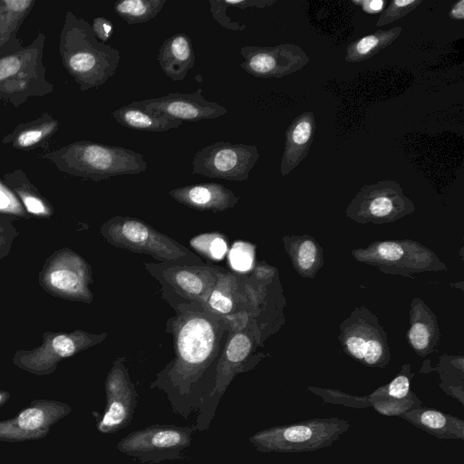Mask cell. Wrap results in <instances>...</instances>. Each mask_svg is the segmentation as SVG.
Segmentation results:
<instances>
[{"instance_id":"obj_35","label":"cell","mask_w":464,"mask_h":464,"mask_svg":"<svg viewBox=\"0 0 464 464\" xmlns=\"http://www.w3.org/2000/svg\"><path fill=\"white\" fill-rule=\"evenodd\" d=\"M420 3L421 0L392 1L381 13L377 20L376 26H382L397 21L414 10Z\"/></svg>"},{"instance_id":"obj_9","label":"cell","mask_w":464,"mask_h":464,"mask_svg":"<svg viewBox=\"0 0 464 464\" xmlns=\"http://www.w3.org/2000/svg\"><path fill=\"white\" fill-rule=\"evenodd\" d=\"M338 340L343 353L369 366L384 368L392 359L387 334L378 316L365 305L353 308L339 325Z\"/></svg>"},{"instance_id":"obj_5","label":"cell","mask_w":464,"mask_h":464,"mask_svg":"<svg viewBox=\"0 0 464 464\" xmlns=\"http://www.w3.org/2000/svg\"><path fill=\"white\" fill-rule=\"evenodd\" d=\"M44 40L45 35L40 33L29 46L0 58L1 101L19 106L30 97L53 92L43 63Z\"/></svg>"},{"instance_id":"obj_27","label":"cell","mask_w":464,"mask_h":464,"mask_svg":"<svg viewBox=\"0 0 464 464\" xmlns=\"http://www.w3.org/2000/svg\"><path fill=\"white\" fill-rule=\"evenodd\" d=\"M428 433L443 439H464V422L450 414L431 409H417L402 415Z\"/></svg>"},{"instance_id":"obj_20","label":"cell","mask_w":464,"mask_h":464,"mask_svg":"<svg viewBox=\"0 0 464 464\" xmlns=\"http://www.w3.org/2000/svg\"><path fill=\"white\" fill-rule=\"evenodd\" d=\"M169 195L179 203L200 211H225L239 200L232 190L215 182L175 188Z\"/></svg>"},{"instance_id":"obj_1","label":"cell","mask_w":464,"mask_h":464,"mask_svg":"<svg viewBox=\"0 0 464 464\" xmlns=\"http://www.w3.org/2000/svg\"><path fill=\"white\" fill-rule=\"evenodd\" d=\"M181 304L169 321L175 356L150 383L167 394L172 411L184 418L198 411L210 394L228 322L199 303Z\"/></svg>"},{"instance_id":"obj_43","label":"cell","mask_w":464,"mask_h":464,"mask_svg":"<svg viewBox=\"0 0 464 464\" xmlns=\"http://www.w3.org/2000/svg\"><path fill=\"white\" fill-rule=\"evenodd\" d=\"M10 397L11 394L9 392L0 389V408L7 402Z\"/></svg>"},{"instance_id":"obj_10","label":"cell","mask_w":464,"mask_h":464,"mask_svg":"<svg viewBox=\"0 0 464 464\" xmlns=\"http://www.w3.org/2000/svg\"><path fill=\"white\" fill-rule=\"evenodd\" d=\"M40 286L49 295L69 301L91 304L93 294L92 267L78 253L63 247L55 250L43 264Z\"/></svg>"},{"instance_id":"obj_28","label":"cell","mask_w":464,"mask_h":464,"mask_svg":"<svg viewBox=\"0 0 464 464\" xmlns=\"http://www.w3.org/2000/svg\"><path fill=\"white\" fill-rule=\"evenodd\" d=\"M5 183L14 193L31 217L48 218L53 215L52 204L39 192L22 170L6 173Z\"/></svg>"},{"instance_id":"obj_8","label":"cell","mask_w":464,"mask_h":464,"mask_svg":"<svg viewBox=\"0 0 464 464\" xmlns=\"http://www.w3.org/2000/svg\"><path fill=\"white\" fill-rule=\"evenodd\" d=\"M353 258L388 275L414 278L415 274L442 272L446 264L431 249L411 239L377 240L352 250Z\"/></svg>"},{"instance_id":"obj_32","label":"cell","mask_w":464,"mask_h":464,"mask_svg":"<svg viewBox=\"0 0 464 464\" xmlns=\"http://www.w3.org/2000/svg\"><path fill=\"white\" fill-rule=\"evenodd\" d=\"M190 246L205 258L218 261L228 253L226 237L219 233H205L190 239Z\"/></svg>"},{"instance_id":"obj_18","label":"cell","mask_w":464,"mask_h":464,"mask_svg":"<svg viewBox=\"0 0 464 464\" xmlns=\"http://www.w3.org/2000/svg\"><path fill=\"white\" fill-rule=\"evenodd\" d=\"M130 104L150 114L181 121L212 120L227 113L226 107L206 100L201 88L194 92H170L157 98L133 101Z\"/></svg>"},{"instance_id":"obj_37","label":"cell","mask_w":464,"mask_h":464,"mask_svg":"<svg viewBox=\"0 0 464 464\" xmlns=\"http://www.w3.org/2000/svg\"><path fill=\"white\" fill-rule=\"evenodd\" d=\"M411 375L410 364H404L401 367V372L384 387L387 394L396 400L406 398L410 392V376Z\"/></svg>"},{"instance_id":"obj_40","label":"cell","mask_w":464,"mask_h":464,"mask_svg":"<svg viewBox=\"0 0 464 464\" xmlns=\"http://www.w3.org/2000/svg\"><path fill=\"white\" fill-rule=\"evenodd\" d=\"M225 3L229 6L233 5L238 7L240 9H246L247 7H258L264 8L266 6L271 5L275 3V1H266V0H224Z\"/></svg>"},{"instance_id":"obj_23","label":"cell","mask_w":464,"mask_h":464,"mask_svg":"<svg viewBox=\"0 0 464 464\" xmlns=\"http://www.w3.org/2000/svg\"><path fill=\"white\" fill-rule=\"evenodd\" d=\"M157 59L169 78L183 81L196 60L190 37L184 33L168 37L160 47Z\"/></svg>"},{"instance_id":"obj_6","label":"cell","mask_w":464,"mask_h":464,"mask_svg":"<svg viewBox=\"0 0 464 464\" xmlns=\"http://www.w3.org/2000/svg\"><path fill=\"white\" fill-rule=\"evenodd\" d=\"M260 341L261 332L255 321L244 327L229 328V335L216 364L213 389L198 411L196 430L208 429L219 401L232 380L250 368L251 355Z\"/></svg>"},{"instance_id":"obj_21","label":"cell","mask_w":464,"mask_h":464,"mask_svg":"<svg viewBox=\"0 0 464 464\" xmlns=\"http://www.w3.org/2000/svg\"><path fill=\"white\" fill-rule=\"evenodd\" d=\"M440 339V332L436 314L422 299L413 298L409 311V345L415 353L425 357L437 351Z\"/></svg>"},{"instance_id":"obj_31","label":"cell","mask_w":464,"mask_h":464,"mask_svg":"<svg viewBox=\"0 0 464 464\" xmlns=\"http://www.w3.org/2000/svg\"><path fill=\"white\" fill-rule=\"evenodd\" d=\"M166 0H118L114 12L128 24L146 23L158 15Z\"/></svg>"},{"instance_id":"obj_12","label":"cell","mask_w":464,"mask_h":464,"mask_svg":"<svg viewBox=\"0 0 464 464\" xmlns=\"http://www.w3.org/2000/svg\"><path fill=\"white\" fill-rule=\"evenodd\" d=\"M415 211L413 201L395 180L364 185L346 208V217L359 224L395 222Z\"/></svg>"},{"instance_id":"obj_30","label":"cell","mask_w":464,"mask_h":464,"mask_svg":"<svg viewBox=\"0 0 464 464\" xmlns=\"http://www.w3.org/2000/svg\"><path fill=\"white\" fill-rule=\"evenodd\" d=\"M401 26L388 30H377L352 42L346 49L345 61L359 63L365 61L391 45L401 34Z\"/></svg>"},{"instance_id":"obj_41","label":"cell","mask_w":464,"mask_h":464,"mask_svg":"<svg viewBox=\"0 0 464 464\" xmlns=\"http://www.w3.org/2000/svg\"><path fill=\"white\" fill-rule=\"evenodd\" d=\"M356 5H361L362 10L370 14H374L382 12L386 5V1L383 0H363V1H353Z\"/></svg>"},{"instance_id":"obj_39","label":"cell","mask_w":464,"mask_h":464,"mask_svg":"<svg viewBox=\"0 0 464 464\" xmlns=\"http://www.w3.org/2000/svg\"><path fill=\"white\" fill-rule=\"evenodd\" d=\"M92 31L97 39L106 43L113 34V24L111 20L105 17H96L92 21Z\"/></svg>"},{"instance_id":"obj_3","label":"cell","mask_w":464,"mask_h":464,"mask_svg":"<svg viewBox=\"0 0 464 464\" xmlns=\"http://www.w3.org/2000/svg\"><path fill=\"white\" fill-rule=\"evenodd\" d=\"M44 158L66 174L95 182L115 176L140 174L148 169L144 157L137 151L86 140L48 152Z\"/></svg>"},{"instance_id":"obj_22","label":"cell","mask_w":464,"mask_h":464,"mask_svg":"<svg viewBox=\"0 0 464 464\" xmlns=\"http://www.w3.org/2000/svg\"><path fill=\"white\" fill-rule=\"evenodd\" d=\"M315 133V120L312 111L296 116L285 130V141L280 162L282 177L289 174L307 156Z\"/></svg>"},{"instance_id":"obj_34","label":"cell","mask_w":464,"mask_h":464,"mask_svg":"<svg viewBox=\"0 0 464 464\" xmlns=\"http://www.w3.org/2000/svg\"><path fill=\"white\" fill-rule=\"evenodd\" d=\"M0 214L9 216L14 219H30L32 217L26 212L14 193L7 185L0 180Z\"/></svg>"},{"instance_id":"obj_24","label":"cell","mask_w":464,"mask_h":464,"mask_svg":"<svg viewBox=\"0 0 464 464\" xmlns=\"http://www.w3.org/2000/svg\"><path fill=\"white\" fill-rule=\"evenodd\" d=\"M282 242L295 272L304 278L314 279L324 265L321 245L310 235H285Z\"/></svg>"},{"instance_id":"obj_26","label":"cell","mask_w":464,"mask_h":464,"mask_svg":"<svg viewBox=\"0 0 464 464\" xmlns=\"http://www.w3.org/2000/svg\"><path fill=\"white\" fill-rule=\"evenodd\" d=\"M58 126V121L45 113L32 121L18 125L4 138L3 143L19 150L44 148L57 131Z\"/></svg>"},{"instance_id":"obj_25","label":"cell","mask_w":464,"mask_h":464,"mask_svg":"<svg viewBox=\"0 0 464 464\" xmlns=\"http://www.w3.org/2000/svg\"><path fill=\"white\" fill-rule=\"evenodd\" d=\"M34 5V0H0V58L24 48L17 32Z\"/></svg>"},{"instance_id":"obj_14","label":"cell","mask_w":464,"mask_h":464,"mask_svg":"<svg viewBox=\"0 0 464 464\" xmlns=\"http://www.w3.org/2000/svg\"><path fill=\"white\" fill-rule=\"evenodd\" d=\"M258 159L256 145L218 141L195 153L192 174L228 181H245Z\"/></svg>"},{"instance_id":"obj_13","label":"cell","mask_w":464,"mask_h":464,"mask_svg":"<svg viewBox=\"0 0 464 464\" xmlns=\"http://www.w3.org/2000/svg\"><path fill=\"white\" fill-rule=\"evenodd\" d=\"M195 430L194 426L151 425L129 433L118 442L117 449L143 463L179 459L191 445Z\"/></svg>"},{"instance_id":"obj_38","label":"cell","mask_w":464,"mask_h":464,"mask_svg":"<svg viewBox=\"0 0 464 464\" xmlns=\"http://www.w3.org/2000/svg\"><path fill=\"white\" fill-rule=\"evenodd\" d=\"M209 9L212 17L224 28L233 31H243L246 29L245 24H240L238 22L232 21L227 15V9L228 5L224 0H209Z\"/></svg>"},{"instance_id":"obj_7","label":"cell","mask_w":464,"mask_h":464,"mask_svg":"<svg viewBox=\"0 0 464 464\" xmlns=\"http://www.w3.org/2000/svg\"><path fill=\"white\" fill-rule=\"evenodd\" d=\"M349 427L338 418L313 419L262 430L249 441L260 452L314 451L336 441Z\"/></svg>"},{"instance_id":"obj_29","label":"cell","mask_w":464,"mask_h":464,"mask_svg":"<svg viewBox=\"0 0 464 464\" xmlns=\"http://www.w3.org/2000/svg\"><path fill=\"white\" fill-rule=\"evenodd\" d=\"M111 116L117 123L125 128L144 131H167L176 129L183 123L181 121L166 116L150 114L130 103L113 111Z\"/></svg>"},{"instance_id":"obj_17","label":"cell","mask_w":464,"mask_h":464,"mask_svg":"<svg viewBox=\"0 0 464 464\" xmlns=\"http://www.w3.org/2000/svg\"><path fill=\"white\" fill-rule=\"evenodd\" d=\"M240 67L257 78H282L301 70L309 62L305 52L294 44L240 48Z\"/></svg>"},{"instance_id":"obj_15","label":"cell","mask_w":464,"mask_h":464,"mask_svg":"<svg viewBox=\"0 0 464 464\" xmlns=\"http://www.w3.org/2000/svg\"><path fill=\"white\" fill-rule=\"evenodd\" d=\"M124 362V357L115 359L105 380V409L96 425L102 434L126 428L134 415L138 395Z\"/></svg>"},{"instance_id":"obj_33","label":"cell","mask_w":464,"mask_h":464,"mask_svg":"<svg viewBox=\"0 0 464 464\" xmlns=\"http://www.w3.org/2000/svg\"><path fill=\"white\" fill-rule=\"evenodd\" d=\"M227 255L229 264L235 271L243 273L254 267L255 246L248 242H236Z\"/></svg>"},{"instance_id":"obj_11","label":"cell","mask_w":464,"mask_h":464,"mask_svg":"<svg viewBox=\"0 0 464 464\" xmlns=\"http://www.w3.org/2000/svg\"><path fill=\"white\" fill-rule=\"evenodd\" d=\"M106 333L91 334L83 330L51 332L43 334L42 343L32 350H18L13 363L19 369L35 375L53 373L60 362L101 343Z\"/></svg>"},{"instance_id":"obj_42","label":"cell","mask_w":464,"mask_h":464,"mask_svg":"<svg viewBox=\"0 0 464 464\" xmlns=\"http://www.w3.org/2000/svg\"><path fill=\"white\" fill-rule=\"evenodd\" d=\"M450 18L454 20H463L464 19V0H459L455 3L449 13Z\"/></svg>"},{"instance_id":"obj_16","label":"cell","mask_w":464,"mask_h":464,"mask_svg":"<svg viewBox=\"0 0 464 464\" xmlns=\"http://www.w3.org/2000/svg\"><path fill=\"white\" fill-rule=\"evenodd\" d=\"M72 411L54 400L34 399L15 417L0 420V441L22 442L47 436L52 426Z\"/></svg>"},{"instance_id":"obj_36","label":"cell","mask_w":464,"mask_h":464,"mask_svg":"<svg viewBox=\"0 0 464 464\" xmlns=\"http://www.w3.org/2000/svg\"><path fill=\"white\" fill-rule=\"evenodd\" d=\"M14 219L9 216L0 214V260L9 255L14 239L19 235L14 225Z\"/></svg>"},{"instance_id":"obj_2","label":"cell","mask_w":464,"mask_h":464,"mask_svg":"<svg viewBox=\"0 0 464 464\" xmlns=\"http://www.w3.org/2000/svg\"><path fill=\"white\" fill-rule=\"evenodd\" d=\"M63 64L81 91L96 89L112 77L120 64L121 53L98 41L91 24L67 12L60 36Z\"/></svg>"},{"instance_id":"obj_19","label":"cell","mask_w":464,"mask_h":464,"mask_svg":"<svg viewBox=\"0 0 464 464\" xmlns=\"http://www.w3.org/2000/svg\"><path fill=\"white\" fill-rule=\"evenodd\" d=\"M150 265L147 266L156 269L179 295L190 303L197 302L201 304L211 293L218 275L222 269L204 265Z\"/></svg>"},{"instance_id":"obj_4","label":"cell","mask_w":464,"mask_h":464,"mask_svg":"<svg viewBox=\"0 0 464 464\" xmlns=\"http://www.w3.org/2000/svg\"><path fill=\"white\" fill-rule=\"evenodd\" d=\"M100 232L114 246L149 254L163 263L204 265L192 251L135 218L115 216L102 225Z\"/></svg>"}]
</instances>
